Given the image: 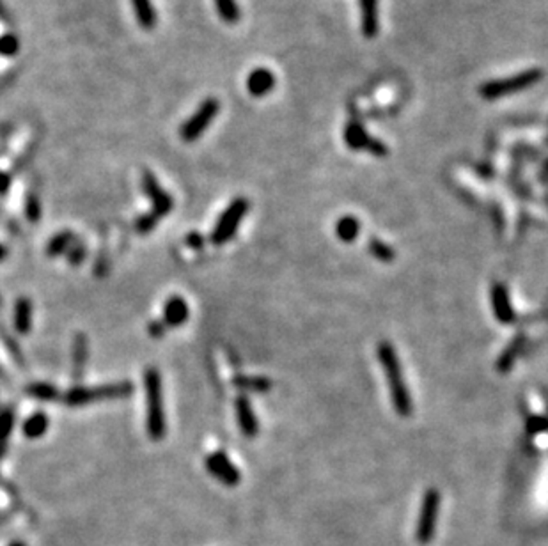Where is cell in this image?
I'll return each mask as SVG.
<instances>
[{
	"label": "cell",
	"instance_id": "obj_25",
	"mask_svg": "<svg viewBox=\"0 0 548 546\" xmlns=\"http://www.w3.org/2000/svg\"><path fill=\"white\" fill-rule=\"evenodd\" d=\"M13 426H15V410H2L0 412V453L6 449V443H8L9 435L13 431Z\"/></svg>",
	"mask_w": 548,
	"mask_h": 546
},
{
	"label": "cell",
	"instance_id": "obj_7",
	"mask_svg": "<svg viewBox=\"0 0 548 546\" xmlns=\"http://www.w3.org/2000/svg\"><path fill=\"white\" fill-rule=\"evenodd\" d=\"M438 511H441V493L435 488H429L424 493L421 506V514L417 521V541L421 545H428L435 535L436 521H438Z\"/></svg>",
	"mask_w": 548,
	"mask_h": 546
},
{
	"label": "cell",
	"instance_id": "obj_8",
	"mask_svg": "<svg viewBox=\"0 0 548 546\" xmlns=\"http://www.w3.org/2000/svg\"><path fill=\"white\" fill-rule=\"evenodd\" d=\"M204 465H206V470H208L216 481H221L222 484L236 486L240 484V481H242V474H240V470L233 465V461L229 460L228 454L222 453V451L209 454V456L206 458Z\"/></svg>",
	"mask_w": 548,
	"mask_h": 546
},
{
	"label": "cell",
	"instance_id": "obj_33",
	"mask_svg": "<svg viewBox=\"0 0 548 546\" xmlns=\"http://www.w3.org/2000/svg\"><path fill=\"white\" fill-rule=\"evenodd\" d=\"M366 151L371 153V155H375V156H385L387 153H389V148H387V146L383 144L382 141H378V139H371V142H369V146Z\"/></svg>",
	"mask_w": 548,
	"mask_h": 546
},
{
	"label": "cell",
	"instance_id": "obj_15",
	"mask_svg": "<svg viewBox=\"0 0 548 546\" xmlns=\"http://www.w3.org/2000/svg\"><path fill=\"white\" fill-rule=\"evenodd\" d=\"M274 87L275 76L274 73L267 68L254 69V71H250V75L247 76V91L256 98L267 96L268 93H272Z\"/></svg>",
	"mask_w": 548,
	"mask_h": 546
},
{
	"label": "cell",
	"instance_id": "obj_24",
	"mask_svg": "<svg viewBox=\"0 0 548 546\" xmlns=\"http://www.w3.org/2000/svg\"><path fill=\"white\" fill-rule=\"evenodd\" d=\"M25 390L27 394L40 399V401H55V399L61 397V392H59V388L55 387V385L43 383V381H37V383L29 385Z\"/></svg>",
	"mask_w": 548,
	"mask_h": 546
},
{
	"label": "cell",
	"instance_id": "obj_9",
	"mask_svg": "<svg viewBox=\"0 0 548 546\" xmlns=\"http://www.w3.org/2000/svg\"><path fill=\"white\" fill-rule=\"evenodd\" d=\"M142 187H144L146 195L151 199L153 202V213H155L158 219L169 215L174 208V201L162 187H160L158 180L155 178V174L148 173L146 170L144 176H142Z\"/></svg>",
	"mask_w": 548,
	"mask_h": 546
},
{
	"label": "cell",
	"instance_id": "obj_19",
	"mask_svg": "<svg viewBox=\"0 0 548 546\" xmlns=\"http://www.w3.org/2000/svg\"><path fill=\"white\" fill-rule=\"evenodd\" d=\"M134 6L135 18H137L139 25L146 30H151L156 27V11L153 8L151 0H132Z\"/></svg>",
	"mask_w": 548,
	"mask_h": 546
},
{
	"label": "cell",
	"instance_id": "obj_12",
	"mask_svg": "<svg viewBox=\"0 0 548 546\" xmlns=\"http://www.w3.org/2000/svg\"><path fill=\"white\" fill-rule=\"evenodd\" d=\"M491 309H494L495 318L501 323L509 325L515 321V310H513L511 302H509L508 289L499 282L491 286Z\"/></svg>",
	"mask_w": 548,
	"mask_h": 546
},
{
	"label": "cell",
	"instance_id": "obj_34",
	"mask_svg": "<svg viewBox=\"0 0 548 546\" xmlns=\"http://www.w3.org/2000/svg\"><path fill=\"white\" fill-rule=\"evenodd\" d=\"M165 328L167 327L163 321H151L148 327V332L153 339H162L163 335H165Z\"/></svg>",
	"mask_w": 548,
	"mask_h": 546
},
{
	"label": "cell",
	"instance_id": "obj_1",
	"mask_svg": "<svg viewBox=\"0 0 548 546\" xmlns=\"http://www.w3.org/2000/svg\"><path fill=\"white\" fill-rule=\"evenodd\" d=\"M376 355H378L380 366L383 367L387 383H389L390 397H392V406L400 417H410L414 412V402H412L410 390L403 378V369H401L400 356H397L396 348L389 341H382L376 346Z\"/></svg>",
	"mask_w": 548,
	"mask_h": 546
},
{
	"label": "cell",
	"instance_id": "obj_37",
	"mask_svg": "<svg viewBox=\"0 0 548 546\" xmlns=\"http://www.w3.org/2000/svg\"><path fill=\"white\" fill-rule=\"evenodd\" d=\"M9 546H27V545H25V542H22V541H15V542H11V545H9Z\"/></svg>",
	"mask_w": 548,
	"mask_h": 546
},
{
	"label": "cell",
	"instance_id": "obj_18",
	"mask_svg": "<svg viewBox=\"0 0 548 546\" xmlns=\"http://www.w3.org/2000/svg\"><path fill=\"white\" fill-rule=\"evenodd\" d=\"M48 426H50V422H48L47 414H45V412H36V414H33L23 422V436L29 440L41 438V436H45V433L48 431Z\"/></svg>",
	"mask_w": 548,
	"mask_h": 546
},
{
	"label": "cell",
	"instance_id": "obj_10",
	"mask_svg": "<svg viewBox=\"0 0 548 546\" xmlns=\"http://www.w3.org/2000/svg\"><path fill=\"white\" fill-rule=\"evenodd\" d=\"M236 406V417H238L240 429L247 438H256L257 431H260V422H257L256 414H254L252 405L245 395H238L235 401Z\"/></svg>",
	"mask_w": 548,
	"mask_h": 546
},
{
	"label": "cell",
	"instance_id": "obj_27",
	"mask_svg": "<svg viewBox=\"0 0 548 546\" xmlns=\"http://www.w3.org/2000/svg\"><path fill=\"white\" fill-rule=\"evenodd\" d=\"M20 41L15 34H2L0 36V55H6V57H11L18 52Z\"/></svg>",
	"mask_w": 548,
	"mask_h": 546
},
{
	"label": "cell",
	"instance_id": "obj_2",
	"mask_svg": "<svg viewBox=\"0 0 548 546\" xmlns=\"http://www.w3.org/2000/svg\"><path fill=\"white\" fill-rule=\"evenodd\" d=\"M146 387V431L153 442H160L167 435L165 410H163L162 376L156 367H149L144 374Z\"/></svg>",
	"mask_w": 548,
	"mask_h": 546
},
{
	"label": "cell",
	"instance_id": "obj_16",
	"mask_svg": "<svg viewBox=\"0 0 548 546\" xmlns=\"http://www.w3.org/2000/svg\"><path fill=\"white\" fill-rule=\"evenodd\" d=\"M373 136L369 135L368 129L362 126V122L358 121H348V124L344 126V142L350 149L354 151H366L371 142Z\"/></svg>",
	"mask_w": 548,
	"mask_h": 546
},
{
	"label": "cell",
	"instance_id": "obj_17",
	"mask_svg": "<svg viewBox=\"0 0 548 546\" xmlns=\"http://www.w3.org/2000/svg\"><path fill=\"white\" fill-rule=\"evenodd\" d=\"M33 327V302L29 298H18L15 303V330L27 335Z\"/></svg>",
	"mask_w": 548,
	"mask_h": 546
},
{
	"label": "cell",
	"instance_id": "obj_21",
	"mask_svg": "<svg viewBox=\"0 0 548 546\" xmlns=\"http://www.w3.org/2000/svg\"><path fill=\"white\" fill-rule=\"evenodd\" d=\"M75 241H76V238H75V234L71 233V231H62V233L55 234V236L52 238L50 241H48L47 255L48 257H55V255L66 254V252L69 250V247H71Z\"/></svg>",
	"mask_w": 548,
	"mask_h": 546
},
{
	"label": "cell",
	"instance_id": "obj_3",
	"mask_svg": "<svg viewBox=\"0 0 548 546\" xmlns=\"http://www.w3.org/2000/svg\"><path fill=\"white\" fill-rule=\"evenodd\" d=\"M135 387L132 381H117V383H105L98 387H75L66 392L62 401L68 406H87L107 399H123L134 394Z\"/></svg>",
	"mask_w": 548,
	"mask_h": 546
},
{
	"label": "cell",
	"instance_id": "obj_4",
	"mask_svg": "<svg viewBox=\"0 0 548 546\" xmlns=\"http://www.w3.org/2000/svg\"><path fill=\"white\" fill-rule=\"evenodd\" d=\"M543 79V71L540 68H530L525 71H520L516 75L508 76V79H499V80H490V82H484L483 86H479L477 93L484 100H499V98L511 96V94L522 93V91L529 89L534 83H537Z\"/></svg>",
	"mask_w": 548,
	"mask_h": 546
},
{
	"label": "cell",
	"instance_id": "obj_35",
	"mask_svg": "<svg viewBox=\"0 0 548 546\" xmlns=\"http://www.w3.org/2000/svg\"><path fill=\"white\" fill-rule=\"evenodd\" d=\"M9 187H11V176L6 173H0V195L8 194Z\"/></svg>",
	"mask_w": 548,
	"mask_h": 546
},
{
	"label": "cell",
	"instance_id": "obj_23",
	"mask_svg": "<svg viewBox=\"0 0 548 546\" xmlns=\"http://www.w3.org/2000/svg\"><path fill=\"white\" fill-rule=\"evenodd\" d=\"M215 6L222 22L229 23V25H235L242 18V11H240L236 0H215Z\"/></svg>",
	"mask_w": 548,
	"mask_h": 546
},
{
	"label": "cell",
	"instance_id": "obj_30",
	"mask_svg": "<svg viewBox=\"0 0 548 546\" xmlns=\"http://www.w3.org/2000/svg\"><path fill=\"white\" fill-rule=\"evenodd\" d=\"M66 254H68L69 265L80 266L83 262V259H86V247H83V245H80L78 241H75V243L69 247V250L66 252Z\"/></svg>",
	"mask_w": 548,
	"mask_h": 546
},
{
	"label": "cell",
	"instance_id": "obj_11",
	"mask_svg": "<svg viewBox=\"0 0 548 546\" xmlns=\"http://www.w3.org/2000/svg\"><path fill=\"white\" fill-rule=\"evenodd\" d=\"M188 316H190V309H188L187 300L183 296H170L165 302V306H163V323H165V327H181V325L187 323Z\"/></svg>",
	"mask_w": 548,
	"mask_h": 546
},
{
	"label": "cell",
	"instance_id": "obj_32",
	"mask_svg": "<svg viewBox=\"0 0 548 546\" xmlns=\"http://www.w3.org/2000/svg\"><path fill=\"white\" fill-rule=\"evenodd\" d=\"M185 243L192 248V250H201L204 247V238L197 233V231H192L187 238H185Z\"/></svg>",
	"mask_w": 548,
	"mask_h": 546
},
{
	"label": "cell",
	"instance_id": "obj_14",
	"mask_svg": "<svg viewBox=\"0 0 548 546\" xmlns=\"http://www.w3.org/2000/svg\"><path fill=\"white\" fill-rule=\"evenodd\" d=\"M87 356H89V341H87V335L78 332L73 339V349H71V371H73V380L78 383L83 380V373H86V364Z\"/></svg>",
	"mask_w": 548,
	"mask_h": 546
},
{
	"label": "cell",
	"instance_id": "obj_29",
	"mask_svg": "<svg viewBox=\"0 0 548 546\" xmlns=\"http://www.w3.org/2000/svg\"><path fill=\"white\" fill-rule=\"evenodd\" d=\"M25 215H27V219H29L33 223L40 222V220H41L40 199H37L34 194H30L29 197H27V201H25Z\"/></svg>",
	"mask_w": 548,
	"mask_h": 546
},
{
	"label": "cell",
	"instance_id": "obj_22",
	"mask_svg": "<svg viewBox=\"0 0 548 546\" xmlns=\"http://www.w3.org/2000/svg\"><path fill=\"white\" fill-rule=\"evenodd\" d=\"M233 383L240 388V390H250V392H268L272 388V380L264 376H236Z\"/></svg>",
	"mask_w": 548,
	"mask_h": 546
},
{
	"label": "cell",
	"instance_id": "obj_20",
	"mask_svg": "<svg viewBox=\"0 0 548 546\" xmlns=\"http://www.w3.org/2000/svg\"><path fill=\"white\" fill-rule=\"evenodd\" d=\"M358 233H361V222L355 216L344 215L343 219L337 220L336 223V236L344 243L357 240Z\"/></svg>",
	"mask_w": 548,
	"mask_h": 546
},
{
	"label": "cell",
	"instance_id": "obj_13",
	"mask_svg": "<svg viewBox=\"0 0 548 546\" xmlns=\"http://www.w3.org/2000/svg\"><path fill=\"white\" fill-rule=\"evenodd\" d=\"M361 6V30L362 36L373 40L380 33L378 0H358Z\"/></svg>",
	"mask_w": 548,
	"mask_h": 546
},
{
	"label": "cell",
	"instance_id": "obj_31",
	"mask_svg": "<svg viewBox=\"0 0 548 546\" xmlns=\"http://www.w3.org/2000/svg\"><path fill=\"white\" fill-rule=\"evenodd\" d=\"M516 349H518V341L513 342V344L509 346V348L506 349L504 353H502L501 362H499V369L506 371V369H509V367H511L513 360H515V356H516Z\"/></svg>",
	"mask_w": 548,
	"mask_h": 546
},
{
	"label": "cell",
	"instance_id": "obj_26",
	"mask_svg": "<svg viewBox=\"0 0 548 546\" xmlns=\"http://www.w3.org/2000/svg\"><path fill=\"white\" fill-rule=\"evenodd\" d=\"M369 252L382 262H392V259L396 257L394 248L389 247L385 241L378 240V238H371V240H369Z\"/></svg>",
	"mask_w": 548,
	"mask_h": 546
},
{
	"label": "cell",
	"instance_id": "obj_5",
	"mask_svg": "<svg viewBox=\"0 0 548 546\" xmlns=\"http://www.w3.org/2000/svg\"><path fill=\"white\" fill-rule=\"evenodd\" d=\"M250 204L245 197H238L228 206L224 213L221 215L218 222L215 223L211 233V243L213 245H224L235 238L236 231H238L240 223L245 219L247 211H249Z\"/></svg>",
	"mask_w": 548,
	"mask_h": 546
},
{
	"label": "cell",
	"instance_id": "obj_6",
	"mask_svg": "<svg viewBox=\"0 0 548 546\" xmlns=\"http://www.w3.org/2000/svg\"><path fill=\"white\" fill-rule=\"evenodd\" d=\"M221 110V103L215 98H208L201 103V107L190 115V119H187L183 126L180 128V136L185 142H194L197 141L199 136L204 133V129L208 128L213 122V119L216 117Z\"/></svg>",
	"mask_w": 548,
	"mask_h": 546
},
{
	"label": "cell",
	"instance_id": "obj_36",
	"mask_svg": "<svg viewBox=\"0 0 548 546\" xmlns=\"http://www.w3.org/2000/svg\"><path fill=\"white\" fill-rule=\"evenodd\" d=\"M6 257H8V248H6L4 247V245H2V243H0V262H2V261H4V259Z\"/></svg>",
	"mask_w": 548,
	"mask_h": 546
},
{
	"label": "cell",
	"instance_id": "obj_28",
	"mask_svg": "<svg viewBox=\"0 0 548 546\" xmlns=\"http://www.w3.org/2000/svg\"><path fill=\"white\" fill-rule=\"evenodd\" d=\"M158 220L160 219L153 211L151 213H146V215L139 216V219H137V223H135V229H137L139 234H149L156 227Z\"/></svg>",
	"mask_w": 548,
	"mask_h": 546
}]
</instances>
